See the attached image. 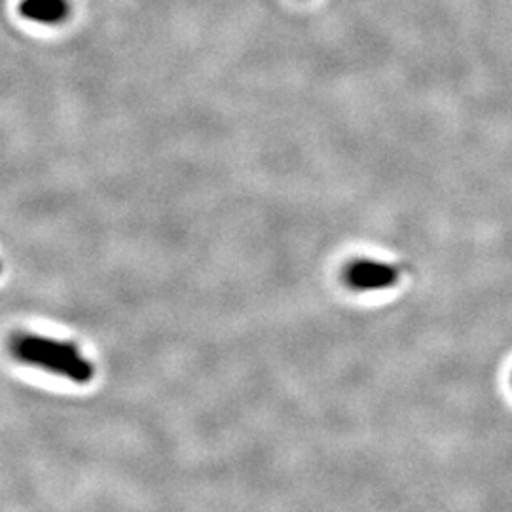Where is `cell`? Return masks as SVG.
<instances>
[{"label": "cell", "instance_id": "obj_2", "mask_svg": "<svg viewBox=\"0 0 512 512\" xmlns=\"http://www.w3.org/2000/svg\"><path fill=\"white\" fill-rule=\"evenodd\" d=\"M344 279L346 285L355 291H382L399 283L401 270L387 262L361 258L348 264Z\"/></svg>", "mask_w": 512, "mask_h": 512}, {"label": "cell", "instance_id": "obj_4", "mask_svg": "<svg viewBox=\"0 0 512 512\" xmlns=\"http://www.w3.org/2000/svg\"><path fill=\"white\" fill-rule=\"evenodd\" d=\"M0 272H2V266H0Z\"/></svg>", "mask_w": 512, "mask_h": 512}, {"label": "cell", "instance_id": "obj_3", "mask_svg": "<svg viewBox=\"0 0 512 512\" xmlns=\"http://www.w3.org/2000/svg\"><path fill=\"white\" fill-rule=\"evenodd\" d=\"M19 14L42 25H59L71 16L69 0H23Z\"/></svg>", "mask_w": 512, "mask_h": 512}, {"label": "cell", "instance_id": "obj_1", "mask_svg": "<svg viewBox=\"0 0 512 512\" xmlns=\"http://www.w3.org/2000/svg\"><path fill=\"white\" fill-rule=\"evenodd\" d=\"M10 349L21 363L65 376L76 384L92 382L95 374L92 363L69 342H59L46 336L23 332L12 338Z\"/></svg>", "mask_w": 512, "mask_h": 512}]
</instances>
